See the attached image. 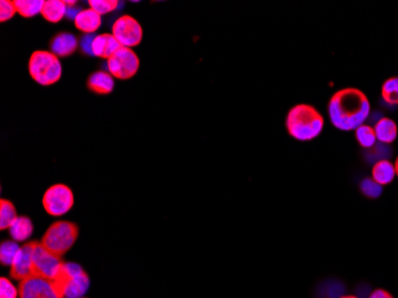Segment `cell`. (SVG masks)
<instances>
[{
  "label": "cell",
  "mask_w": 398,
  "mask_h": 298,
  "mask_svg": "<svg viewBox=\"0 0 398 298\" xmlns=\"http://www.w3.org/2000/svg\"><path fill=\"white\" fill-rule=\"evenodd\" d=\"M370 111V100L355 87L337 91L328 103L330 122L339 131H355L365 123Z\"/></svg>",
  "instance_id": "6da1fadb"
},
{
  "label": "cell",
  "mask_w": 398,
  "mask_h": 298,
  "mask_svg": "<svg viewBox=\"0 0 398 298\" xmlns=\"http://www.w3.org/2000/svg\"><path fill=\"white\" fill-rule=\"evenodd\" d=\"M325 126L322 114L308 104H298L288 111L286 129L298 141H311L321 134Z\"/></svg>",
  "instance_id": "7a4b0ae2"
},
{
  "label": "cell",
  "mask_w": 398,
  "mask_h": 298,
  "mask_svg": "<svg viewBox=\"0 0 398 298\" xmlns=\"http://www.w3.org/2000/svg\"><path fill=\"white\" fill-rule=\"evenodd\" d=\"M69 274L64 264L57 279L33 276L20 283V298H66Z\"/></svg>",
  "instance_id": "3957f363"
},
{
  "label": "cell",
  "mask_w": 398,
  "mask_h": 298,
  "mask_svg": "<svg viewBox=\"0 0 398 298\" xmlns=\"http://www.w3.org/2000/svg\"><path fill=\"white\" fill-rule=\"evenodd\" d=\"M29 73L40 85H53L61 78V62L52 52L36 50L30 57Z\"/></svg>",
  "instance_id": "277c9868"
},
{
  "label": "cell",
  "mask_w": 398,
  "mask_h": 298,
  "mask_svg": "<svg viewBox=\"0 0 398 298\" xmlns=\"http://www.w3.org/2000/svg\"><path fill=\"white\" fill-rule=\"evenodd\" d=\"M79 235L75 223L68 221H57L49 227L42 237L41 245L59 257L65 255L73 247Z\"/></svg>",
  "instance_id": "5b68a950"
},
{
  "label": "cell",
  "mask_w": 398,
  "mask_h": 298,
  "mask_svg": "<svg viewBox=\"0 0 398 298\" xmlns=\"http://www.w3.org/2000/svg\"><path fill=\"white\" fill-rule=\"evenodd\" d=\"M43 208L52 216H62L74 205L73 191L65 184H55L45 192Z\"/></svg>",
  "instance_id": "8992f818"
},
{
  "label": "cell",
  "mask_w": 398,
  "mask_h": 298,
  "mask_svg": "<svg viewBox=\"0 0 398 298\" xmlns=\"http://www.w3.org/2000/svg\"><path fill=\"white\" fill-rule=\"evenodd\" d=\"M140 68V59L131 48H119L108 60V70L114 78L128 80L138 73Z\"/></svg>",
  "instance_id": "52a82bcc"
},
{
  "label": "cell",
  "mask_w": 398,
  "mask_h": 298,
  "mask_svg": "<svg viewBox=\"0 0 398 298\" xmlns=\"http://www.w3.org/2000/svg\"><path fill=\"white\" fill-rule=\"evenodd\" d=\"M65 262L61 257L45 248L41 242H37L33 252L34 276L57 279Z\"/></svg>",
  "instance_id": "ba28073f"
},
{
  "label": "cell",
  "mask_w": 398,
  "mask_h": 298,
  "mask_svg": "<svg viewBox=\"0 0 398 298\" xmlns=\"http://www.w3.org/2000/svg\"><path fill=\"white\" fill-rule=\"evenodd\" d=\"M112 35L124 48H133L141 43L143 38V30L141 24L134 17L121 16L112 25Z\"/></svg>",
  "instance_id": "9c48e42d"
},
{
  "label": "cell",
  "mask_w": 398,
  "mask_h": 298,
  "mask_svg": "<svg viewBox=\"0 0 398 298\" xmlns=\"http://www.w3.org/2000/svg\"><path fill=\"white\" fill-rule=\"evenodd\" d=\"M36 241L28 242L22 246L18 253H17L15 260H13L10 274L16 281H24L34 276L33 252Z\"/></svg>",
  "instance_id": "30bf717a"
},
{
  "label": "cell",
  "mask_w": 398,
  "mask_h": 298,
  "mask_svg": "<svg viewBox=\"0 0 398 298\" xmlns=\"http://www.w3.org/2000/svg\"><path fill=\"white\" fill-rule=\"evenodd\" d=\"M69 274L68 286L66 298H80L85 294L89 285V278L80 266L73 262H66Z\"/></svg>",
  "instance_id": "8fae6325"
},
{
  "label": "cell",
  "mask_w": 398,
  "mask_h": 298,
  "mask_svg": "<svg viewBox=\"0 0 398 298\" xmlns=\"http://www.w3.org/2000/svg\"><path fill=\"white\" fill-rule=\"evenodd\" d=\"M119 48H122V45L112 33H101L96 35L92 42V55L109 60Z\"/></svg>",
  "instance_id": "7c38bea8"
},
{
  "label": "cell",
  "mask_w": 398,
  "mask_h": 298,
  "mask_svg": "<svg viewBox=\"0 0 398 298\" xmlns=\"http://www.w3.org/2000/svg\"><path fill=\"white\" fill-rule=\"evenodd\" d=\"M78 45H79V42L73 33H57L50 43V52L55 54L57 57H69V55L75 53V50H78Z\"/></svg>",
  "instance_id": "4fadbf2b"
},
{
  "label": "cell",
  "mask_w": 398,
  "mask_h": 298,
  "mask_svg": "<svg viewBox=\"0 0 398 298\" xmlns=\"http://www.w3.org/2000/svg\"><path fill=\"white\" fill-rule=\"evenodd\" d=\"M74 24L86 35L94 33L102 25V16L91 8H84L78 13L77 18L74 20Z\"/></svg>",
  "instance_id": "5bb4252c"
},
{
  "label": "cell",
  "mask_w": 398,
  "mask_h": 298,
  "mask_svg": "<svg viewBox=\"0 0 398 298\" xmlns=\"http://www.w3.org/2000/svg\"><path fill=\"white\" fill-rule=\"evenodd\" d=\"M89 90L98 94H109L114 91V77L105 70H98L89 75L87 82Z\"/></svg>",
  "instance_id": "9a60e30c"
},
{
  "label": "cell",
  "mask_w": 398,
  "mask_h": 298,
  "mask_svg": "<svg viewBox=\"0 0 398 298\" xmlns=\"http://www.w3.org/2000/svg\"><path fill=\"white\" fill-rule=\"evenodd\" d=\"M395 177H396L395 165L389 160H379L374 163V168H372V179L378 184L382 186L389 185L394 181Z\"/></svg>",
  "instance_id": "2e32d148"
},
{
  "label": "cell",
  "mask_w": 398,
  "mask_h": 298,
  "mask_svg": "<svg viewBox=\"0 0 398 298\" xmlns=\"http://www.w3.org/2000/svg\"><path fill=\"white\" fill-rule=\"evenodd\" d=\"M374 129L376 137L383 144H390L397 137V124L392 119L383 117L376 123Z\"/></svg>",
  "instance_id": "e0dca14e"
},
{
  "label": "cell",
  "mask_w": 398,
  "mask_h": 298,
  "mask_svg": "<svg viewBox=\"0 0 398 298\" xmlns=\"http://www.w3.org/2000/svg\"><path fill=\"white\" fill-rule=\"evenodd\" d=\"M67 13V5L62 0H47L42 8V16L49 23H59Z\"/></svg>",
  "instance_id": "ac0fdd59"
},
{
  "label": "cell",
  "mask_w": 398,
  "mask_h": 298,
  "mask_svg": "<svg viewBox=\"0 0 398 298\" xmlns=\"http://www.w3.org/2000/svg\"><path fill=\"white\" fill-rule=\"evenodd\" d=\"M8 230L15 241H27L34 232L33 222L29 217H17V220L13 222Z\"/></svg>",
  "instance_id": "d6986e66"
},
{
  "label": "cell",
  "mask_w": 398,
  "mask_h": 298,
  "mask_svg": "<svg viewBox=\"0 0 398 298\" xmlns=\"http://www.w3.org/2000/svg\"><path fill=\"white\" fill-rule=\"evenodd\" d=\"M17 13L25 18H31L38 13H42L45 5L43 0H15Z\"/></svg>",
  "instance_id": "ffe728a7"
},
{
  "label": "cell",
  "mask_w": 398,
  "mask_h": 298,
  "mask_svg": "<svg viewBox=\"0 0 398 298\" xmlns=\"http://www.w3.org/2000/svg\"><path fill=\"white\" fill-rule=\"evenodd\" d=\"M17 211L15 205L8 200H0V229L5 230L11 227L17 220Z\"/></svg>",
  "instance_id": "44dd1931"
},
{
  "label": "cell",
  "mask_w": 398,
  "mask_h": 298,
  "mask_svg": "<svg viewBox=\"0 0 398 298\" xmlns=\"http://www.w3.org/2000/svg\"><path fill=\"white\" fill-rule=\"evenodd\" d=\"M355 139L362 147L367 148V149L374 147L376 141H377L374 127L366 126V124H362L358 129H355Z\"/></svg>",
  "instance_id": "7402d4cb"
},
{
  "label": "cell",
  "mask_w": 398,
  "mask_h": 298,
  "mask_svg": "<svg viewBox=\"0 0 398 298\" xmlns=\"http://www.w3.org/2000/svg\"><path fill=\"white\" fill-rule=\"evenodd\" d=\"M382 97L388 104L398 105V77L389 78L383 84Z\"/></svg>",
  "instance_id": "603a6c76"
},
{
  "label": "cell",
  "mask_w": 398,
  "mask_h": 298,
  "mask_svg": "<svg viewBox=\"0 0 398 298\" xmlns=\"http://www.w3.org/2000/svg\"><path fill=\"white\" fill-rule=\"evenodd\" d=\"M20 246L18 242L16 241H4L0 246V262L1 265L11 266L13 265V260L16 258L18 251H20Z\"/></svg>",
  "instance_id": "cb8c5ba5"
},
{
  "label": "cell",
  "mask_w": 398,
  "mask_h": 298,
  "mask_svg": "<svg viewBox=\"0 0 398 298\" xmlns=\"http://www.w3.org/2000/svg\"><path fill=\"white\" fill-rule=\"evenodd\" d=\"M89 4L92 10L102 16L115 11L119 3L116 0H89Z\"/></svg>",
  "instance_id": "d4e9b609"
},
{
  "label": "cell",
  "mask_w": 398,
  "mask_h": 298,
  "mask_svg": "<svg viewBox=\"0 0 398 298\" xmlns=\"http://www.w3.org/2000/svg\"><path fill=\"white\" fill-rule=\"evenodd\" d=\"M360 190H362V193L367 198L374 200V198H378V197H381V195H382L383 186L376 183L374 179L365 178L360 183Z\"/></svg>",
  "instance_id": "484cf974"
},
{
  "label": "cell",
  "mask_w": 398,
  "mask_h": 298,
  "mask_svg": "<svg viewBox=\"0 0 398 298\" xmlns=\"http://www.w3.org/2000/svg\"><path fill=\"white\" fill-rule=\"evenodd\" d=\"M20 296V290L13 283L8 281V278L0 279V298H17Z\"/></svg>",
  "instance_id": "4316f807"
},
{
  "label": "cell",
  "mask_w": 398,
  "mask_h": 298,
  "mask_svg": "<svg viewBox=\"0 0 398 298\" xmlns=\"http://www.w3.org/2000/svg\"><path fill=\"white\" fill-rule=\"evenodd\" d=\"M16 13V6L13 1H10V0L0 1V21L6 22L11 20Z\"/></svg>",
  "instance_id": "83f0119b"
},
{
  "label": "cell",
  "mask_w": 398,
  "mask_h": 298,
  "mask_svg": "<svg viewBox=\"0 0 398 298\" xmlns=\"http://www.w3.org/2000/svg\"><path fill=\"white\" fill-rule=\"evenodd\" d=\"M94 37H96L94 33H87L82 37L80 45H82V50L84 53L92 55V42H94Z\"/></svg>",
  "instance_id": "f1b7e54d"
},
{
  "label": "cell",
  "mask_w": 398,
  "mask_h": 298,
  "mask_svg": "<svg viewBox=\"0 0 398 298\" xmlns=\"http://www.w3.org/2000/svg\"><path fill=\"white\" fill-rule=\"evenodd\" d=\"M369 298H394V296L384 289H377L370 295Z\"/></svg>",
  "instance_id": "f546056e"
},
{
  "label": "cell",
  "mask_w": 398,
  "mask_h": 298,
  "mask_svg": "<svg viewBox=\"0 0 398 298\" xmlns=\"http://www.w3.org/2000/svg\"><path fill=\"white\" fill-rule=\"evenodd\" d=\"M82 10H79V8H75V5L73 6H67V13H66V16L68 17L69 20H75L78 16V13H80Z\"/></svg>",
  "instance_id": "4dcf8cb0"
},
{
  "label": "cell",
  "mask_w": 398,
  "mask_h": 298,
  "mask_svg": "<svg viewBox=\"0 0 398 298\" xmlns=\"http://www.w3.org/2000/svg\"><path fill=\"white\" fill-rule=\"evenodd\" d=\"M395 170H396V176L398 177V156H397V159H396V161H395Z\"/></svg>",
  "instance_id": "1f68e13d"
},
{
  "label": "cell",
  "mask_w": 398,
  "mask_h": 298,
  "mask_svg": "<svg viewBox=\"0 0 398 298\" xmlns=\"http://www.w3.org/2000/svg\"><path fill=\"white\" fill-rule=\"evenodd\" d=\"M341 298H358L357 296H344V297Z\"/></svg>",
  "instance_id": "d6a6232c"
},
{
  "label": "cell",
  "mask_w": 398,
  "mask_h": 298,
  "mask_svg": "<svg viewBox=\"0 0 398 298\" xmlns=\"http://www.w3.org/2000/svg\"><path fill=\"white\" fill-rule=\"evenodd\" d=\"M80 298H85V297H80Z\"/></svg>",
  "instance_id": "836d02e7"
}]
</instances>
